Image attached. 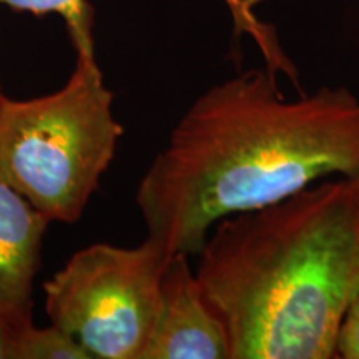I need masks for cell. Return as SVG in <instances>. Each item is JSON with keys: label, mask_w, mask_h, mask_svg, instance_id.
Returning <instances> with one entry per match:
<instances>
[{"label": "cell", "mask_w": 359, "mask_h": 359, "mask_svg": "<svg viewBox=\"0 0 359 359\" xmlns=\"http://www.w3.org/2000/svg\"><path fill=\"white\" fill-rule=\"evenodd\" d=\"M330 177L359 178V97L321 87L286 98L248 70L183 114L137 190L148 236L170 257L196 255L213 224Z\"/></svg>", "instance_id": "6da1fadb"}, {"label": "cell", "mask_w": 359, "mask_h": 359, "mask_svg": "<svg viewBox=\"0 0 359 359\" xmlns=\"http://www.w3.org/2000/svg\"><path fill=\"white\" fill-rule=\"evenodd\" d=\"M196 255L230 359L336 358L359 290V178H325L224 217Z\"/></svg>", "instance_id": "7a4b0ae2"}, {"label": "cell", "mask_w": 359, "mask_h": 359, "mask_svg": "<svg viewBox=\"0 0 359 359\" xmlns=\"http://www.w3.org/2000/svg\"><path fill=\"white\" fill-rule=\"evenodd\" d=\"M57 92L0 100V173L50 222L75 223L114 158L122 125L111 111L93 40Z\"/></svg>", "instance_id": "3957f363"}, {"label": "cell", "mask_w": 359, "mask_h": 359, "mask_svg": "<svg viewBox=\"0 0 359 359\" xmlns=\"http://www.w3.org/2000/svg\"><path fill=\"white\" fill-rule=\"evenodd\" d=\"M168 259L150 238L132 248L97 243L77 251L43 286L52 325L92 359H142Z\"/></svg>", "instance_id": "277c9868"}, {"label": "cell", "mask_w": 359, "mask_h": 359, "mask_svg": "<svg viewBox=\"0 0 359 359\" xmlns=\"http://www.w3.org/2000/svg\"><path fill=\"white\" fill-rule=\"evenodd\" d=\"M142 359H230L226 330L206 302L188 255H172L165 264L158 313Z\"/></svg>", "instance_id": "5b68a950"}, {"label": "cell", "mask_w": 359, "mask_h": 359, "mask_svg": "<svg viewBox=\"0 0 359 359\" xmlns=\"http://www.w3.org/2000/svg\"><path fill=\"white\" fill-rule=\"evenodd\" d=\"M50 219L0 173V314L17 327L32 325V290Z\"/></svg>", "instance_id": "8992f818"}, {"label": "cell", "mask_w": 359, "mask_h": 359, "mask_svg": "<svg viewBox=\"0 0 359 359\" xmlns=\"http://www.w3.org/2000/svg\"><path fill=\"white\" fill-rule=\"evenodd\" d=\"M236 13L243 12L258 0H228ZM0 6H7L19 12H32L34 15L60 13L67 22L72 42L93 39V12L85 0H0Z\"/></svg>", "instance_id": "52a82bcc"}, {"label": "cell", "mask_w": 359, "mask_h": 359, "mask_svg": "<svg viewBox=\"0 0 359 359\" xmlns=\"http://www.w3.org/2000/svg\"><path fill=\"white\" fill-rule=\"evenodd\" d=\"M15 359H92L80 344L55 325L25 326L15 344Z\"/></svg>", "instance_id": "ba28073f"}, {"label": "cell", "mask_w": 359, "mask_h": 359, "mask_svg": "<svg viewBox=\"0 0 359 359\" xmlns=\"http://www.w3.org/2000/svg\"><path fill=\"white\" fill-rule=\"evenodd\" d=\"M336 358L359 359V290L344 314L336 343Z\"/></svg>", "instance_id": "9c48e42d"}, {"label": "cell", "mask_w": 359, "mask_h": 359, "mask_svg": "<svg viewBox=\"0 0 359 359\" xmlns=\"http://www.w3.org/2000/svg\"><path fill=\"white\" fill-rule=\"evenodd\" d=\"M22 330L0 314V359H15V344Z\"/></svg>", "instance_id": "30bf717a"}, {"label": "cell", "mask_w": 359, "mask_h": 359, "mask_svg": "<svg viewBox=\"0 0 359 359\" xmlns=\"http://www.w3.org/2000/svg\"><path fill=\"white\" fill-rule=\"evenodd\" d=\"M2 97H4V93H2V87H0V100H2Z\"/></svg>", "instance_id": "8fae6325"}]
</instances>
